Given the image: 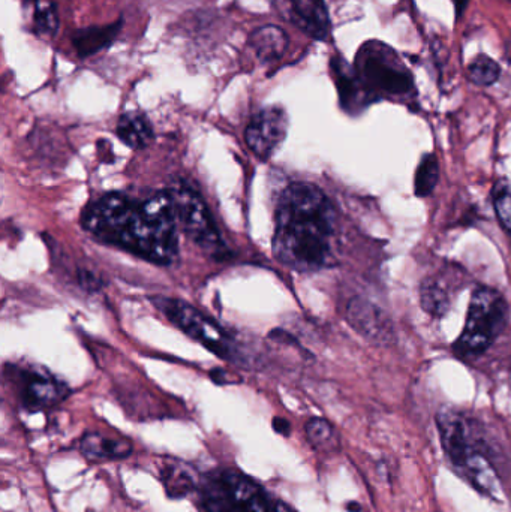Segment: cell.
Masks as SVG:
<instances>
[{"instance_id":"10","label":"cell","mask_w":511,"mask_h":512,"mask_svg":"<svg viewBox=\"0 0 511 512\" xmlns=\"http://www.w3.org/2000/svg\"><path fill=\"white\" fill-rule=\"evenodd\" d=\"M347 318L351 327L371 342L389 345L395 339V330L389 316L377 304L365 298L351 300Z\"/></svg>"},{"instance_id":"19","label":"cell","mask_w":511,"mask_h":512,"mask_svg":"<svg viewBox=\"0 0 511 512\" xmlns=\"http://www.w3.org/2000/svg\"><path fill=\"white\" fill-rule=\"evenodd\" d=\"M420 301L422 307L435 318H443L450 307L449 294L441 288L437 280L426 279L420 289Z\"/></svg>"},{"instance_id":"9","label":"cell","mask_w":511,"mask_h":512,"mask_svg":"<svg viewBox=\"0 0 511 512\" xmlns=\"http://www.w3.org/2000/svg\"><path fill=\"white\" fill-rule=\"evenodd\" d=\"M287 131V113L284 108L272 105L252 117L245 131L246 144L260 161H267L284 143Z\"/></svg>"},{"instance_id":"6","label":"cell","mask_w":511,"mask_h":512,"mask_svg":"<svg viewBox=\"0 0 511 512\" xmlns=\"http://www.w3.org/2000/svg\"><path fill=\"white\" fill-rule=\"evenodd\" d=\"M507 313L509 307L500 292L488 286L477 288L471 297L467 324L453 345L455 354L470 358L488 351L503 331Z\"/></svg>"},{"instance_id":"8","label":"cell","mask_w":511,"mask_h":512,"mask_svg":"<svg viewBox=\"0 0 511 512\" xmlns=\"http://www.w3.org/2000/svg\"><path fill=\"white\" fill-rule=\"evenodd\" d=\"M168 192L176 209L179 227L185 231L186 236L209 254L216 256L225 254L227 248L219 236L212 213L201 195L191 186L183 183L171 186Z\"/></svg>"},{"instance_id":"25","label":"cell","mask_w":511,"mask_h":512,"mask_svg":"<svg viewBox=\"0 0 511 512\" xmlns=\"http://www.w3.org/2000/svg\"><path fill=\"white\" fill-rule=\"evenodd\" d=\"M468 2L470 0H455L456 17H461L462 12L467 8Z\"/></svg>"},{"instance_id":"23","label":"cell","mask_w":511,"mask_h":512,"mask_svg":"<svg viewBox=\"0 0 511 512\" xmlns=\"http://www.w3.org/2000/svg\"><path fill=\"white\" fill-rule=\"evenodd\" d=\"M492 201L501 225L511 234V182L500 180L492 189Z\"/></svg>"},{"instance_id":"24","label":"cell","mask_w":511,"mask_h":512,"mask_svg":"<svg viewBox=\"0 0 511 512\" xmlns=\"http://www.w3.org/2000/svg\"><path fill=\"white\" fill-rule=\"evenodd\" d=\"M273 429L281 433V435H288V433H290V423L282 420V418H275V420H273Z\"/></svg>"},{"instance_id":"12","label":"cell","mask_w":511,"mask_h":512,"mask_svg":"<svg viewBox=\"0 0 511 512\" xmlns=\"http://www.w3.org/2000/svg\"><path fill=\"white\" fill-rule=\"evenodd\" d=\"M288 17L294 26L317 41H327L332 32L329 9L324 0H287Z\"/></svg>"},{"instance_id":"4","label":"cell","mask_w":511,"mask_h":512,"mask_svg":"<svg viewBox=\"0 0 511 512\" xmlns=\"http://www.w3.org/2000/svg\"><path fill=\"white\" fill-rule=\"evenodd\" d=\"M354 69L369 95L402 98L414 92V78L399 54L381 41H368L357 51Z\"/></svg>"},{"instance_id":"27","label":"cell","mask_w":511,"mask_h":512,"mask_svg":"<svg viewBox=\"0 0 511 512\" xmlns=\"http://www.w3.org/2000/svg\"><path fill=\"white\" fill-rule=\"evenodd\" d=\"M507 2H511V0H507Z\"/></svg>"},{"instance_id":"7","label":"cell","mask_w":511,"mask_h":512,"mask_svg":"<svg viewBox=\"0 0 511 512\" xmlns=\"http://www.w3.org/2000/svg\"><path fill=\"white\" fill-rule=\"evenodd\" d=\"M152 301L176 327L206 346L213 354L222 360L240 361L236 343L212 318L177 298L153 297Z\"/></svg>"},{"instance_id":"3","label":"cell","mask_w":511,"mask_h":512,"mask_svg":"<svg viewBox=\"0 0 511 512\" xmlns=\"http://www.w3.org/2000/svg\"><path fill=\"white\" fill-rule=\"evenodd\" d=\"M437 426L444 453L456 474L477 492L498 501L500 477L474 421L455 409H443L437 415Z\"/></svg>"},{"instance_id":"18","label":"cell","mask_w":511,"mask_h":512,"mask_svg":"<svg viewBox=\"0 0 511 512\" xmlns=\"http://www.w3.org/2000/svg\"><path fill=\"white\" fill-rule=\"evenodd\" d=\"M81 453L93 462L116 460L128 457L132 453L129 441L108 438L101 433H87L80 442Z\"/></svg>"},{"instance_id":"1","label":"cell","mask_w":511,"mask_h":512,"mask_svg":"<svg viewBox=\"0 0 511 512\" xmlns=\"http://www.w3.org/2000/svg\"><path fill=\"white\" fill-rule=\"evenodd\" d=\"M81 222L99 242L153 264L170 265L179 255V222L168 189L144 200L104 195L87 206Z\"/></svg>"},{"instance_id":"14","label":"cell","mask_w":511,"mask_h":512,"mask_svg":"<svg viewBox=\"0 0 511 512\" xmlns=\"http://www.w3.org/2000/svg\"><path fill=\"white\" fill-rule=\"evenodd\" d=\"M287 33L275 24L258 27L249 35L248 45L263 65H272L285 56L288 50Z\"/></svg>"},{"instance_id":"5","label":"cell","mask_w":511,"mask_h":512,"mask_svg":"<svg viewBox=\"0 0 511 512\" xmlns=\"http://www.w3.org/2000/svg\"><path fill=\"white\" fill-rule=\"evenodd\" d=\"M204 512H278L266 490L242 472L225 469L204 480L201 489Z\"/></svg>"},{"instance_id":"15","label":"cell","mask_w":511,"mask_h":512,"mask_svg":"<svg viewBox=\"0 0 511 512\" xmlns=\"http://www.w3.org/2000/svg\"><path fill=\"white\" fill-rule=\"evenodd\" d=\"M122 27L123 20L120 18L116 23L107 24V26H90L75 30L72 33V45H74L78 57L87 59V57L110 47L116 41Z\"/></svg>"},{"instance_id":"20","label":"cell","mask_w":511,"mask_h":512,"mask_svg":"<svg viewBox=\"0 0 511 512\" xmlns=\"http://www.w3.org/2000/svg\"><path fill=\"white\" fill-rule=\"evenodd\" d=\"M438 180H440V164L437 156H423L414 180V191L417 197H429L437 188Z\"/></svg>"},{"instance_id":"2","label":"cell","mask_w":511,"mask_h":512,"mask_svg":"<svg viewBox=\"0 0 511 512\" xmlns=\"http://www.w3.org/2000/svg\"><path fill=\"white\" fill-rule=\"evenodd\" d=\"M273 255L296 271H317L333 258L336 213L327 195L311 183H293L276 209Z\"/></svg>"},{"instance_id":"13","label":"cell","mask_w":511,"mask_h":512,"mask_svg":"<svg viewBox=\"0 0 511 512\" xmlns=\"http://www.w3.org/2000/svg\"><path fill=\"white\" fill-rule=\"evenodd\" d=\"M330 68H332L339 99H341V105L345 111L356 113L357 110L374 101L360 78L357 77L354 66H351L344 57L335 54L330 60Z\"/></svg>"},{"instance_id":"26","label":"cell","mask_w":511,"mask_h":512,"mask_svg":"<svg viewBox=\"0 0 511 512\" xmlns=\"http://www.w3.org/2000/svg\"><path fill=\"white\" fill-rule=\"evenodd\" d=\"M278 512H296V511H294L293 508L288 507V505H285L284 502H279Z\"/></svg>"},{"instance_id":"16","label":"cell","mask_w":511,"mask_h":512,"mask_svg":"<svg viewBox=\"0 0 511 512\" xmlns=\"http://www.w3.org/2000/svg\"><path fill=\"white\" fill-rule=\"evenodd\" d=\"M116 134L126 146L140 150L152 143L153 126L146 114L141 111H128L119 117Z\"/></svg>"},{"instance_id":"17","label":"cell","mask_w":511,"mask_h":512,"mask_svg":"<svg viewBox=\"0 0 511 512\" xmlns=\"http://www.w3.org/2000/svg\"><path fill=\"white\" fill-rule=\"evenodd\" d=\"M23 11L29 15L30 30L39 38L53 39L59 32V12L54 0H23Z\"/></svg>"},{"instance_id":"11","label":"cell","mask_w":511,"mask_h":512,"mask_svg":"<svg viewBox=\"0 0 511 512\" xmlns=\"http://www.w3.org/2000/svg\"><path fill=\"white\" fill-rule=\"evenodd\" d=\"M69 390L62 381L47 373L29 372L21 375L20 397L32 411L51 408L66 399Z\"/></svg>"},{"instance_id":"21","label":"cell","mask_w":511,"mask_h":512,"mask_svg":"<svg viewBox=\"0 0 511 512\" xmlns=\"http://www.w3.org/2000/svg\"><path fill=\"white\" fill-rule=\"evenodd\" d=\"M500 75V65L486 54H480L468 66V77L477 86H492V84L497 83Z\"/></svg>"},{"instance_id":"22","label":"cell","mask_w":511,"mask_h":512,"mask_svg":"<svg viewBox=\"0 0 511 512\" xmlns=\"http://www.w3.org/2000/svg\"><path fill=\"white\" fill-rule=\"evenodd\" d=\"M306 436L312 447L317 450H329L335 444V430L324 418H312L306 424Z\"/></svg>"}]
</instances>
